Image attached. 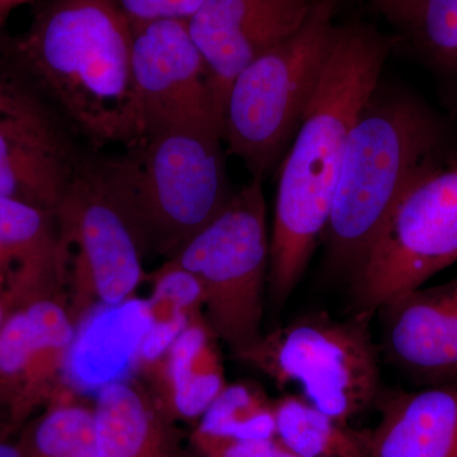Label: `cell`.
Returning <instances> with one entry per match:
<instances>
[{"label":"cell","mask_w":457,"mask_h":457,"mask_svg":"<svg viewBox=\"0 0 457 457\" xmlns=\"http://www.w3.org/2000/svg\"><path fill=\"white\" fill-rule=\"evenodd\" d=\"M389 45L363 26L338 27L311 104L279 173L269 281L278 303L302 279L324 236L352 128L378 87Z\"/></svg>","instance_id":"cell-1"},{"label":"cell","mask_w":457,"mask_h":457,"mask_svg":"<svg viewBox=\"0 0 457 457\" xmlns=\"http://www.w3.org/2000/svg\"><path fill=\"white\" fill-rule=\"evenodd\" d=\"M18 51L90 143L139 139L132 25L116 0H49Z\"/></svg>","instance_id":"cell-2"},{"label":"cell","mask_w":457,"mask_h":457,"mask_svg":"<svg viewBox=\"0 0 457 457\" xmlns=\"http://www.w3.org/2000/svg\"><path fill=\"white\" fill-rule=\"evenodd\" d=\"M455 159L444 123L423 102L378 87L343 156L323 236L332 263L356 270L400 198Z\"/></svg>","instance_id":"cell-3"},{"label":"cell","mask_w":457,"mask_h":457,"mask_svg":"<svg viewBox=\"0 0 457 457\" xmlns=\"http://www.w3.org/2000/svg\"><path fill=\"white\" fill-rule=\"evenodd\" d=\"M221 141L209 129H168L98 162L146 253L170 258L234 196Z\"/></svg>","instance_id":"cell-4"},{"label":"cell","mask_w":457,"mask_h":457,"mask_svg":"<svg viewBox=\"0 0 457 457\" xmlns=\"http://www.w3.org/2000/svg\"><path fill=\"white\" fill-rule=\"evenodd\" d=\"M335 0H315L302 27L246 66L228 90L222 141L263 179L299 130L337 29Z\"/></svg>","instance_id":"cell-5"},{"label":"cell","mask_w":457,"mask_h":457,"mask_svg":"<svg viewBox=\"0 0 457 457\" xmlns=\"http://www.w3.org/2000/svg\"><path fill=\"white\" fill-rule=\"evenodd\" d=\"M371 318L359 312L345 320L327 312L308 314L262 336L237 359L281 389L297 387L306 402L348 425L381 396Z\"/></svg>","instance_id":"cell-6"},{"label":"cell","mask_w":457,"mask_h":457,"mask_svg":"<svg viewBox=\"0 0 457 457\" xmlns=\"http://www.w3.org/2000/svg\"><path fill=\"white\" fill-rule=\"evenodd\" d=\"M270 255L263 179H253L168 260L196 278L204 318L236 357L263 336Z\"/></svg>","instance_id":"cell-7"},{"label":"cell","mask_w":457,"mask_h":457,"mask_svg":"<svg viewBox=\"0 0 457 457\" xmlns=\"http://www.w3.org/2000/svg\"><path fill=\"white\" fill-rule=\"evenodd\" d=\"M55 216L74 324L97 306L134 296L146 252L98 162L78 163Z\"/></svg>","instance_id":"cell-8"},{"label":"cell","mask_w":457,"mask_h":457,"mask_svg":"<svg viewBox=\"0 0 457 457\" xmlns=\"http://www.w3.org/2000/svg\"><path fill=\"white\" fill-rule=\"evenodd\" d=\"M457 262V158L409 189L354 270V312L420 287Z\"/></svg>","instance_id":"cell-9"},{"label":"cell","mask_w":457,"mask_h":457,"mask_svg":"<svg viewBox=\"0 0 457 457\" xmlns=\"http://www.w3.org/2000/svg\"><path fill=\"white\" fill-rule=\"evenodd\" d=\"M131 66L140 137L177 128L209 129L222 135L206 66L188 21L132 26Z\"/></svg>","instance_id":"cell-10"},{"label":"cell","mask_w":457,"mask_h":457,"mask_svg":"<svg viewBox=\"0 0 457 457\" xmlns=\"http://www.w3.org/2000/svg\"><path fill=\"white\" fill-rule=\"evenodd\" d=\"M75 336L68 308L41 296L9 312L0 326V404L12 427L25 425L64 395L66 357Z\"/></svg>","instance_id":"cell-11"},{"label":"cell","mask_w":457,"mask_h":457,"mask_svg":"<svg viewBox=\"0 0 457 457\" xmlns=\"http://www.w3.org/2000/svg\"><path fill=\"white\" fill-rule=\"evenodd\" d=\"M309 0H206L188 20L210 93L224 126L228 90L255 59L290 37L311 12Z\"/></svg>","instance_id":"cell-12"},{"label":"cell","mask_w":457,"mask_h":457,"mask_svg":"<svg viewBox=\"0 0 457 457\" xmlns=\"http://www.w3.org/2000/svg\"><path fill=\"white\" fill-rule=\"evenodd\" d=\"M387 361L420 387L457 381V276L414 288L378 311Z\"/></svg>","instance_id":"cell-13"},{"label":"cell","mask_w":457,"mask_h":457,"mask_svg":"<svg viewBox=\"0 0 457 457\" xmlns=\"http://www.w3.org/2000/svg\"><path fill=\"white\" fill-rule=\"evenodd\" d=\"M150 326L149 303L134 296L87 312L75 323L62 376L64 386L78 393L97 394L107 385L130 381Z\"/></svg>","instance_id":"cell-14"},{"label":"cell","mask_w":457,"mask_h":457,"mask_svg":"<svg viewBox=\"0 0 457 457\" xmlns=\"http://www.w3.org/2000/svg\"><path fill=\"white\" fill-rule=\"evenodd\" d=\"M66 281L55 213L0 196V296L11 312Z\"/></svg>","instance_id":"cell-15"},{"label":"cell","mask_w":457,"mask_h":457,"mask_svg":"<svg viewBox=\"0 0 457 457\" xmlns=\"http://www.w3.org/2000/svg\"><path fill=\"white\" fill-rule=\"evenodd\" d=\"M78 163L29 108L0 111V196L55 213Z\"/></svg>","instance_id":"cell-16"},{"label":"cell","mask_w":457,"mask_h":457,"mask_svg":"<svg viewBox=\"0 0 457 457\" xmlns=\"http://www.w3.org/2000/svg\"><path fill=\"white\" fill-rule=\"evenodd\" d=\"M372 457H457V381L378 400Z\"/></svg>","instance_id":"cell-17"},{"label":"cell","mask_w":457,"mask_h":457,"mask_svg":"<svg viewBox=\"0 0 457 457\" xmlns=\"http://www.w3.org/2000/svg\"><path fill=\"white\" fill-rule=\"evenodd\" d=\"M92 411L99 457H183L176 420L131 381L99 390Z\"/></svg>","instance_id":"cell-18"},{"label":"cell","mask_w":457,"mask_h":457,"mask_svg":"<svg viewBox=\"0 0 457 457\" xmlns=\"http://www.w3.org/2000/svg\"><path fill=\"white\" fill-rule=\"evenodd\" d=\"M155 368L162 389L154 398L173 420H200L227 386L219 338L204 312L149 371Z\"/></svg>","instance_id":"cell-19"},{"label":"cell","mask_w":457,"mask_h":457,"mask_svg":"<svg viewBox=\"0 0 457 457\" xmlns=\"http://www.w3.org/2000/svg\"><path fill=\"white\" fill-rule=\"evenodd\" d=\"M275 402L276 438L302 457H372L370 429H354L286 393Z\"/></svg>","instance_id":"cell-20"},{"label":"cell","mask_w":457,"mask_h":457,"mask_svg":"<svg viewBox=\"0 0 457 457\" xmlns=\"http://www.w3.org/2000/svg\"><path fill=\"white\" fill-rule=\"evenodd\" d=\"M192 436L236 441L275 438V402L257 385L227 384L198 420Z\"/></svg>","instance_id":"cell-21"},{"label":"cell","mask_w":457,"mask_h":457,"mask_svg":"<svg viewBox=\"0 0 457 457\" xmlns=\"http://www.w3.org/2000/svg\"><path fill=\"white\" fill-rule=\"evenodd\" d=\"M25 457H99L92 409L60 400L23 429Z\"/></svg>","instance_id":"cell-22"},{"label":"cell","mask_w":457,"mask_h":457,"mask_svg":"<svg viewBox=\"0 0 457 457\" xmlns=\"http://www.w3.org/2000/svg\"><path fill=\"white\" fill-rule=\"evenodd\" d=\"M409 27L429 62L457 78V0H423Z\"/></svg>","instance_id":"cell-23"},{"label":"cell","mask_w":457,"mask_h":457,"mask_svg":"<svg viewBox=\"0 0 457 457\" xmlns=\"http://www.w3.org/2000/svg\"><path fill=\"white\" fill-rule=\"evenodd\" d=\"M147 303L152 321L189 319L204 312L203 290L196 278L170 261L156 272L154 290Z\"/></svg>","instance_id":"cell-24"},{"label":"cell","mask_w":457,"mask_h":457,"mask_svg":"<svg viewBox=\"0 0 457 457\" xmlns=\"http://www.w3.org/2000/svg\"><path fill=\"white\" fill-rule=\"evenodd\" d=\"M206 0H116L132 26L163 20L188 21Z\"/></svg>","instance_id":"cell-25"},{"label":"cell","mask_w":457,"mask_h":457,"mask_svg":"<svg viewBox=\"0 0 457 457\" xmlns=\"http://www.w3.org/2000/svg\"><path fill=\"white\" fill-rule=\"evenodd\" d=\"M195 446L206 457H302L287 449L278 438L236 441L195 437Z\"/></svg>","instance_id":"cell-26"},{"label":"cell","mask_w":457,"mask_h":457,"mask_svg":"<svg viewBox=\"0 0 457 457\" xmlns=\"http://www.w3.org/2000/svg\"><path fill=\"white\" fill-rule=\"evenodd\" d=\"M378 7L393 22L411 26L423 0H376Z\"/></svg>","instance_id":"cell-27"},{"label":"cell","mask_w":457,"mask_h":457,"mask_svg":"<svg viewBox=\"0 0 457 457\" xmlns=\"http://www.w3.org/2000/svg\"><path fill=\"white\" fill-rule=\"evenodd\" d=\"M29 2V0H0V27L8 20L12 12Z\"/></svg>","instance_id":"cell-28"},{"label":"cell","mask_w":457,"mask_h":457,"mask_svg":"<svg viewBox=\"0 0 457 457\" xmlns=\"http://www.w3.org/2000/svg\"><path fill=\"white\" fill-rule=\"evenodd\" d=\"M0 457H25L20 442L0 440Z\"/></svg>","instance_id":"cell-29"},{"label":"cell","mask_w":457,"mask_h":457,"mask_svg":"<svg viewBox=\"0 0 457 457\" xmlns=\"http://www.w3.org/2000/svg\"><path fill=\"white\" fill-rule=\"evenodd\" d=\"M22 106V102L14 98L13 96L3 88L2 84H0V111H12Z\"/></svg>","instance_id":"cell-30"},{"label":"cell","mask_w":457,"mask_h":457,"mask_svg":"<svg viewBox=\"0 0 457 457\" xmlns=\"http://www.w3.org/2000/svg\"><path fill=\"white\" fill-rule=\"evenodd\" d=\"M9 312H11V309H9L8 303L2 299V296H0V326H2L5 318L8 317Z\"/></svg>","instance_id":"cell-31"},{"label":"cell","mask_w":457,"mask_h":457,"mask_svg":"<svg viewBox=\"0 0 457 457\" xmlns=\"http://www.w3.org/2000/svg\"><path fill=\"white\" fill-rule=\"evenodd\" d=\"M0 413H3L2 404H0Z\"/></svg>","instance_id":"cell-32"},{"label":"cell","mask_w":457,"mask_h":457,"mask_svg":"<svg viewBox=\"0 0 457 457\" xmlns=\"http://www.w3.org/2000/svg\"><path fill=\"white\" fill-rule=\"evenodd\" d=\"M204 457H206V456H204Z\"/></svg>","instance_id":"cell-33"}]
</instances>
